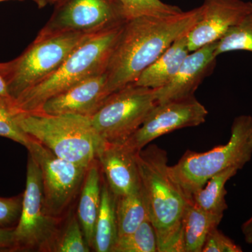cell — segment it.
<instances>
[{"instance_id":"cell-31","label":"cell","mask_w":252,"mask_h":252,"mask_svg":"<svg viewBox=\"0 0 252 252\" xmlns=\"http://www.w3.org/2000/svg\"><path fill=\"white\" fill-rule=\"evenodd\" d=\"M0 98L9 101V102H15L14 99L10 96L7 86L3 77L0 75Z\"/></svg>"},{"instance_id":"cell-10","label":"cell","mask_w":252,"mask_h":252,"mask_svg":"<svg viewBox=\"0 0 252 252\" xmlns=\"http://www.w3.org/2000/svg\"><path fill=\"white\" fill-rule=\"evenodd\" d=\"M55 4L38 35L68 32L94 34L128 20L119 0H58Z\"/></svg>"},{"instance_id":"cell-13","label":"cell","mask_w":252,"mask_h":252,"mask_svg":"<svg viewBox=\"0 0 252 252\" xmlns=\"http://www.w3.org/2000/svg\"><path fill=\"white\" fill-rule=\"evenodd\" d=\"M110 94L104 72L84 79L50 97L37 112L49 115L72 114L91 117Z\"/></svg>"},{"instance_id":"cell-33","label":"cell","mask_w":252,"mask_h":252,"mask_svg":"<svg viewBox=\"0 0 252 252\" xmlns=\"http://www.w3.org/2000/svg\"><path fill=\"white\" fill-rule=\"evenodd\" d=\"M58 0H48V1H49V3H56V1H57Z\"/></svg>"},{"instance_id":"cell-30","label":"cell","mask_w":252,"mask_h":252,"mask_svg":"<svg viewBox=\"0 0 252 252\" xmlns=\"http://www.w3.org/2000/svg\"><path fill=\"white\" fill-rule=\"evenodd\" d=\"M241 230L245 242L252 245V216L242 225Z\"/></svg>"},{"instance_id":"cell-24","label":"cell","mask_w":252,"mask_h":252,"mask_svg":"<svg viewBox=\"0 0 252 252\" xmlns=\"http://www.w3.org/2000/svg\"><path fill=\"white\" fill-rule=\"evenodd\" d=\"M91 249L86 242L80 223L75 215H72L65 225L60 229L51 252H89Z\"/></svg>"},{"instance_id":"cell-2","label":"cell","mask_w":252,"mask_h":252,"mask_svg":"<svg viewBox=\"0 0 252 252\" xmlns=\"http://www.w3.org/2000/svg\"><path fill=\"white\" fill-rule=\"evenodd\" d=\"M136 158L158 252H184L182 220L190 198L172 175L166 151L152 144L137 152Z\"/></svg>"},{"instance_id":"cell-3","label":"cell","mask_w":252,"mask_h":252,"mask_svg":"<svg viewBox=\"0 0 252 252\" xmlns=\"http://www.w3.org/2000/svg\"><path fill=\"white\" fill-rule=\"evenodd\" d=\"M124 23L86 38L54 73L15 100L16 109L19 112H37L50 97L84 79L105 72Z\"/></svg>"},{"instance_id":"cell-19","label":"cell","mask_w":252,"mask_h":252,"mask_svg":"<svg viewBox=\"0 0 252 252\" xmlns=\"http://www.w3.org/2000/svg\"><path fill=\"white\" fill-rule=\"evenodd\" d=\"M115 205V196L106 181H104L101 190L100 207L94 230V251L111 252L117 242L119 235Z\"/></svg>"},{"instance_id":"cell-9","label":"cell","mask_w":252,"mask_h":252,"mask_svg":"<svg viewBox=\"0 0 252 252\" xmlns=\"http://www.w3.org/2000/svg\"><path fill=\"white\" fill-rule=\"evenodd\" d=\"M26 149L40 169L44 201L51 216L61 219L80 193L89 167L67 161L31 139Z\"/></svg>"},{"instance_id":"cell-25","label":"cell","mask_w":252,"mask_h":252,"mask_svg":"<svg viewBox=\"0 0 252 252\" xmlns=\"http://www.w3.org/2000/svg\"><path fill=\"white\" fill-rule=\"evenodd\" d=\"M127 19L142 16H167L182 12V9L161 0H119Z\"/></svg>"},{"instance_id":"cell-17","label":"cell","mask_w":252,"mask_h":252,"mask_svg":"<svg viewBox=\"0 0 252 252\" xmlns=\"http://www.w3.org/2000/svg\"><path fill=\"white\" fill-rule=\"evenodd\" d=\"M100 173L99 163L95 160L86 172L81 187L77 208V218L86 242L94 250V230L101 203Z\"/></svg>"},{"instance_id":"cell-20","label":"cell","mask_w":252,"mask_h":252,"mask_svg":"<svg viewBox=\"0 0 252 252\" xmlns=\"http://www.w3.org/2000/svg\"><path fill=\"white\" fill-rule=\"evenodd\" d=\"M238 172V169L230 167L213 176L203 187L190 195L192 203L203 211L223 217L224 212L228 209L225 201V185Z\"/></svg>"},{"instance_id":"cell-22","label":"cell","mask_w":252,"mask_h":252,"mask_svg":"<svg viewBox=\"0 0 252 252\" xmlns=\"http://www.w3.org/2000/svg\"><path fill=\"white\" fill-rule=\"evenodd\" d=\"M111 252H158L157 234L150 220L132 233L118 237Z\"/></svg>"},{"instance_id":"cell-29","label":"cell","mask_w":252,"mask_h":252,"mask_svg":"<svg viewBox=\"0 0 252 252\" xmlns=\"http://www.w3.org/2000/svg\"><path fill=\"white\" fill-rule=\"evenodd\" d=\"M14 228H0V252H15Z\"/></svg>"},{"instance_id":"cell-4","label":"cell","mask_w":252,"mask_h":252,"mask_svg":"<svg viewBox=\"0 0 252 252\" xmlns=\"http://www.w3.org/2000/svg\"><path fill=\"white\" fill-rule=\"evenodd\" d=\"M21 130L55 155L89 167L96 160L104 141L91 124L90 117L77 114L49 115L41 112H18Z\"/></svg>"},{"instance_id":"cell-18","label":"cell","mask_w":252,"mask_h":252,"mask_svg":"<svg viewBox=\"0 0 252 252\" xmlns=\"http://www.w3.org/2000/svg\"><path fill=\"white\" fill-rule=\"evenodd\" d=\"M223 217L200 210L190 200L182 220L183 252H201L207 235L218 227Z\"/></svg>"},{"instance_id":"cell-5","label":"cell","mask_w":252,"mask_h":252,"mask_svg":"<svg viewBox=\"0 0 252 252\" xmlns=\"http://www.w3.org/2000/svg\"><path fill=\"white\" fill-rule=\"evenodd\" d=\"M229 140L206 152L187 151L170 172L190 198L213 176L230 167L242 170L252 157V117L240 115L233 121Z\"/></svg>"},{"instance_id":"cell-28","label":"cell","mask_w":252,"mask_h":252,"mask_svg":"<svg viewBox=\"0 0 252 252\" xmlns=\"http://www.w3.org/2000/svg\"><path fill=\"white\" fill-rule=\"evenodd\" d=\"M242 248L233 240L215 228L207 235L201 252H242Z\"/></svg>"},{"instance_id":"cell-14","label":"cell","mask_w":252,"mask_h":252,"mask_svg":"<svg viewBox=\"0 0 252 252\" xmlns=\"http://www.w3.org/2000/svg\"><path fill=\"white\" fill-rule=\"evenodd\" d=\"M217 41L190 51L178 72L166 85L155 90L157 103H164L194 95L195 91L216 65Z\"/></svg>"},{"instance_id":"cell-12","label":"cell","mask_w":252,"mask_h":252,"mask_svg":"<svg viewBox=\"0 0 252 252\" xmlns=\"http://www.w3.org/2000/svg\"><path fill=\"white\" fill-rule=\"evenodd\" d=\"M251 11V1L204 0L200 17L187 34L189 51L218 41Z\"/></svg>"},{"instance_id":"cell-32","label":"cell","mask_w":252,"mask_h":252,"mask_svg":"<svg viewBox=\"0 0 252 252\" xmlns=\"http://www.w3.org/2000/svg\"><path fill=\"white\" fill-rule=\"evenodd\" d=\"M34 2L37 4V6H39V8H43L44 6H46V4L49 3L48 0H33Z\"/></svg>"},{"instance_id":"cell-34","label":"cell","mask_w":252,"mask_h":252,"mask_svg":"<svg viewBox=\"0 0 252 252\" xmlns=\"http://www.w3.org/2000/svg\"><path fill=\"white\" fill-rule=\"evenodd\" d=\"M7 1V0H0V2H1V1Z\"/></svg>"},{"instance_id":"cell-23","label":"cell","mask_w":252,"mask_h":252,"mask_svg":"<svg viewBox=\"0 0 252 252\" xmlns=\"http://www.w3.org/2000/svg\"><path fill=\"white\" fill-rule=\"evenodd\" d=\"M238 51L252 53V11L217 41L215 56Z\"/></svg>"},{"instance_id":"cell-16","label":"cell","mask_w":252,"mask_h":252,"mask_svg":"<svg viewBox=\"0 0 252 252\" xmlns=\"http://www.w3.org/2000/svg\"><path fill=\"white\" fill-rule=\"evenodd\" d=\"M187 34L176 39L170 47L144 69L134 84L152 89H158L168 84L190 53Z\"/></svg>"},{"instance_id":"cell-8","label":"cell","mask_w":252,"mask_h":252,"mask_svg":"<svg viewBox=\"0 0 252 252\" xmlns=\"http://www.w3.org/2000/svg\"><path fill=\"white\" fill-rule=\"evenodd\" d=\"M61 220L47 211L40 169L28 155L22 210L14 228L15 252H51L61 229Z\"/></svg>"},{"instance_id":"cell-7","label":"cell","mask_w":252,"mask_h":252,"mask_svg":"<svg viewBox=\"0 0 252 252\" xmlns=\"http://www.w3.org/2000/svg\"><path fill=\"white\" fill-rule=\"evenodd\" d=\"M157 104L154 89L129 84L109 96L90 117L91 124L104 142L124 143Z\"/></svg>"},{"instance_id":"cell-21","label":"cell","mask_w":252,"mask_h":252,"mask_svg":"<svg viewBox=\"0 0 252 252\" xmlns=\"http://www.w3.org/2000/svg\"><path fill=\"white\" fill-rule=\"evenodd\" d=\"M115 210L119 236L132 233L149 220L141 185L134 191L116 198Z\"/></svg>"},{"instance_id":"cell-11","label":"cell","mask_w":252,"mask_h":252,"mask_svg":"<svg viewBox=\"0 0 252 252\" xmlns=\"http://www.w3.org/2000/svg\"><path fill=\"white\" fill-rule=\"evenodd\" d=\"M207 115L208 111L195 96L157 104L138 130L124 143L135 152H140L160 136L201 125Z\"/></svg>"},{"instance_id":"cell-26","label":"cell","mask_w":252,"mask_h":252,"mask_svg":"<svg viewBox=\"0 0 252 252\" xmlns=\"http://www.w3.org/2000/svg\"><path fill=\"white\" fill-rule=\"evenodd\" d=\"M15 102L0 98V137H5L27 147L31 137L26 135L18 126L16 120Z\"/></svg>"},{"instance_id":"cell-1","label":"cell","mask_w":252,"mask_h":252,"mask_svg":"<svg viewBox=\"0 0 252 252\" xmlns=\"http://www.w3.org/2000/svg\"><path fill=\"white\" fill-rule=\"evenodd\" d=\"M201 6L167 16H142L124 23L106 68L111 94L134 84L172 43L198 22Z\"/></svg>"},{"instance_id":"cell-27","label":"cell","mask_w":252,"mask_h":252,"mask_svg":"<svg viewBox=\"0 0 252 252\" xmlns=\"http://www.w3.org/2000/svg\"><path fill=\"white\" fill-rule=\"evenodd\" d=\"M23 193L11 197H0V228H14L22 210Z\"/></svg>"},{"instance_id":"cell-6","label":"cell","mask_w":252,"mask_h":252,"mask_svg":"<svg viewBox=\"0 0 252 252\" xmlns=\"http://www.w3.org/2000/svg\"><path fill=\"white\" fill-rule=\"evenodd\" d=\"M90 34L68 32L37 35L16 59L0 63V75L11 98L15 102L23 93L51 75Z\"/></svg>"},{"instance_id":"cell-15","label":"cell","mask_w":252,"mask_h":252,"mask_svg":"<svg viewBox=\"0 0 252 252\" xmlns=\"http://www.w3.org/2000/svg\"><path fill=\"white\" fill-rule=\"evenodd\" d=\"M137 153L125 143L105 142L97 152L99 165L115 198L127 195L140 187Z\"/></svg>"}]
</instances>
